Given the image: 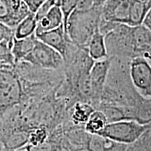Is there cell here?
Listing matches in <instances>:
<instances>
[{
	"label": "cell",
	"instance_id": "obj_1",
	"mask_svg": "<svg viewBox=\"0 0 151 151\" xmlns=\"http://www.w3.org/2000/svg\"><path fill=\"white\" fill-rule=\"evenodd\" d=\"M101 20V6L89 10L76 9L68 18L65 30L71 42L78 46L87 47Z\"/></svg>",
	"mask_w": 151,
	"mask_h": 151
},
{
	"label": "cell",
	"instance_id": "obj_2",
	"mask_svg": "<svg viewBox=\"0 0 151 151\" xmlns=\"http://www.w3.org/2000/svg\"><path fill=\"white\" fill-rule=\"evenodd\" d=\"M134 27L121 23H114L105 36V43L109 58L113 56L135 57L133 38Z\"/></svg>",
	"mask_w": 151,
	"mask_h": 151
},
{
	"label": "cell",
	"instance_id": "obj_3",
	"mask_svg": "<svg viewBox=\"0 0 151 151\" xmlns=\"http://www.w3.org/2000/svg\"><path fill=\"white\" fill-rule=\"evenodd\" d=\"M21 80L14 69H0V111L3 113L23 101Z\"/></svg>",
	"mask_w": 151,
	"mask_h": 151
},
{
	"label": "cell",
	"instance_id": "obj_4",
	"mask_svg": "<svg viewBox=\"0 0 151 151\" xmlns=\"http://www.w3.org/2000/svg\"><path fill=\"white\" fill-rule=\"evenodd\" d=\"M148 129L146 124L134 120H121L107 124L99 134L113 142L129 145L135 142Z\"/></svg>",
	"mask_w": 151,
	"mask_h": 151
},
{
	"label": "cell",
	"instance_id": "obj_5",
	"mask_svg": "<svg viewBox=\"0 0 151 151\" xmlns=\"http://www.w3.org/2000/svg\"><path fill=\"white\" fill-rule=\"evenodd\" d=\"M22 61L50 70H62L65 67V60L62 55L38 39L33 50Z\"/></svg>",
	"mask_w": 151,
	"mask_h": 151
},
{
	"label": "cell",
	"instance_id": "obj_6",
	"mask_svg": "<svg viewBox=\"0 0 151 151\" xmlns=\"http://www.w3.org/2000/svg\"><path fill=\"white\" fill-rule=\"evenodd\" d=\"M132 85L141 97L151 99V65L140 56L134 57L130 65Z\"/></svg>",
	"mask_w": 151,
	"mask_h": 151
},
{
	"label": "cell",
	"instance_id": "obj_7",
	"mask_svg": "<svg viewBox=\"0 0 151 151\" xmlns=\"http://www.w3.org/2000/svg\"><path fill=\"white\" fill-rule=\"evenodd\" d=\"M31 13L22 0H0V22L13 29Z\"/></svg>",
	"mask_w": 151,
	"mask_h": 151
},
{
	"label": "cell",
	"instance_id": "obj_8",
	"mask_svg": "<svg viewBox=\"0 0 151 151\" xmlns=\"http://www.w3.org/2000/svg\"><path fill=\"white\" fill-rule=\"evenodd\" d=\"M110 68V59L94 61L89 73V78L92 91V105L97 109L99 104L101 94L106 83Z\"/></svg>",
	"mask_w": 151,
	"mask_h": 151
},
{
	"label": "cell",
	"instance_id": "obj_9",
	"mask_svg": "<svg viewBox=\"0 0 151 151\" xmlns=\"http://www.w3.org/2000/svg\"><path fill=\"white\" fill-rule=\"evenodd\" d=\"M133 0H106L101 6V18L106 21L127 24Z\"/></svg>",
	"mask_w": 151,
	"mask_h": 151
},
{
	"label": "cell",
	"instance_id": "obj_10",
	"mask_svg": "<svg viewBox=\"0 0 151 151\" xmlns=\"http://www.w3.org/2000/svg\"><path fill=\"white\" fill-rule=\"evenodd\" d=\"M36 37L39 41L55 49L62 55L63 58H65L71 41L66 33L64 24L55 29L36 35Z\"/></svg>",
	"mask_w": 151,
	"mask_h": 151
},
{
	"label": "cell",
	"instance_id": "obj_11",
	"mask_svg": "<svg viewBox=\"0 0 151 151\" xmlns=\"http://www.w3.org/2000/svg\"><path fill=\"white\" fill-rule=\"evenodd\" d=\"M133 38L135 55L145 58L151 65V32L143 24L134 27Z\"/></svg>",
	"mask_w": 151,
	"mask_h": 151
},
{
	"label": "cell",
	"instance_id": "obj_12",
	"mask_svg": "<svg viewBox=\"0 0 151 151\" xmlns=\"http://www.w3.org/2000/svg\"><path fill=\"white\" fill-rule=\"evenodd\" d=\"M64 24L63 14L58 5L55 4L47 14L41 18L37 22L35 35L52 30Z\"/></svg>",
	"mask_w": 151,
	"mask_h": 151
},
{
	"label": "cell",
	"instance_id": "obj_13",
	"mask_svg": "<svg viewBox=\"0 0 151 151\" xmlns=\"http://www.w3.org/2000/svg\"><path fill=\"white\" fill-rule=\"evenodd\" d=\"M94 110L95 109L90 104L78 101L69 109L67 120L73 125L84 127L85 124Z\"/></svg>",
	"mask_w": 151,
	"mask_h": 151
},
{
	"label": "cell",
	"instance_id": "obj_14",
	"mask_svg": "<svg viewBox=\"0 0 151 151\" xmlns=\"http://www.w3.org/2000/svg\"><path fill=\"white\" fill-rule=\"evenodd\" d=\"M37 38L35 34L29 37L16 39L14 38L11 52L15 60V63L22 61L35 47Z\"/></svg>",
	"mask_w": 151,
	"mask_h": 151
},
{
	"label": "cell",
	"instance_id": "obj_15",
	"mask_svg": "<svg viewBox=\"0 0 151 151\" xmlns=\"http://www.w3.org/2000/svg\"><path fill=\"white\" fill-rule=\"evenodd\" d=\"M87 48L90 57L94 61L109 58L105 43V36L99 29L96 30L92 37L87 46Z\"/></svg>",
	"mask_w": 151,
	"mask_h": 151
},
{
	"label": "cell",
	"instance_id": "obj_16",
	"mask_svg": "<svg viewBox=\"0 0 151 151\" xmlns=\"http://www.w3.org/2000/svg\"><path fill=\"white\" fill-rule=\"evenodd\" d=\"M150 9L151 0L148 1L133 0L127 25L131 27H137L143 24L145 17Z\"/></svg>",
	"mask_w": 151,
	"mask_h": 151
},
{
	"label": "cell",
	"instance_id": "obj_17",
	"mask_svg": "<svg viewBox=\"0 0 151 151\" xmlns=\"http://www.w3.org/2000/svg\"><path fill=\"white\" fill-rule=\"evenodd\" d=\"M27 130H18L11 134L2 143L4 148L9 150L23 148L28 144L29 133Z\"/></svg>",
	"mask_w": 151,
	"mask_h": 151
},
{
	"label": "cell",
	"instance_id": "obj_18",
	"mask_svg": "<svg viewBox=\"0 0 151 151\" xmlns=\"http://www.w3.org/2000/svg\"><path fill=\"white\" fill-rule=\"evenodd\" d=\"M108 124L104 113L95 109L84 125V129L90 134H99Z\"/></svg>",
	"mask_w": 151,
	"mask_h": 151
},
{
	"label": "cell",
	"instance_id": "obj_19",
	"mask_svg": "<svg viewBox=\"0 0 151 151\" xmlns=\"http://www.w3.org/2000/svg\"><path fill=\"white\" fill-rule=\"evenodd\" d=\"M37 20L35 13H31L24 18L14 29V37L16 39L25 38L35 34Z\"/></svg>",
	"mask_w": 151,
	"mask_h": 151
},
{
	"label": "cell",
	"instance_id": "obj_20",
	"mask_svg": "<svg viewBox=\"0 0 151 151\" xmlns=\"http://www.w3.org/2000/svg\"><path fill=\"white\" fill-rule=\"evenodd\" d=\"M115 142L100 134H91L88 148L91 151H106Z\"/></svg>",
	"mask_w": 151,
	"mask_h": 151
},
{
	"label": "cell",
	"instance_id": "obj_21",
	"mask_svg": "<svg viewBox=\"0 0 151 151\" xmlns=\"http://www.w3.org/2000/svg\"><path fill=\"white\" fill-rule=\"evenodd\" d=\"M128 151H151V130H146L135 142L129 144Z\"/></svg>",
	"mask_w": 151,
	"mask_h": 151
},
{
	"label": "cell",
	"instance_id": "obj_22",
	"mask_svg": "<svg viewBox=\"0 0 151 151\" xmlns=\"http://www.w3.org/2000/svg\"><path fill=\"white\" fill-rule=\"evenodd\" d=\"M50 134V131L44 126H39L35 128L30 132L28 144L36 145L40 144L47 141Z\"/></svg>",
	"mask_w": 151,
	"mask_h": 151
},
{
	"label": "cell",
	"instance_id": "obj_23",
	"mask_svg": "<svg viewBox=\"0 0 151 151\" xmlns=\"http://www.w3.org/2000/svg\"><path fill=\"white\" fill-rule=\"evenodd\" d=\"M13 41L14 39L4 40L0 42V62L15 66V60L11 52Z\"/></svg>",
	"mask_w": 151,
	"mask_h": 151
},
{
	"label": "cell",
	"instance_id": "obj_24",
	"mask_svg": "<svg viewBox=\"0 0 151 151\" xmlns=\"http://www.w3.org/2000/svg\"><path fill=\"white\" fill-rule=\"evenodd\" d=\"M78 0H57L55 4L61 9L64 18V27L67 24L68 18L78 6Z\"/></svg>",
	"mask_w": 151,
	"mask_h": 151
},
{
	"label": "cell",
	"instance_id": "obj_25",
	"mask_svg": "<svg viewBox=\"0 0 151 151\" xmlns=\"http://www.w3.org/2000/svg\"><path fill=\"white\" fill-rule=\"evenodd\" d=\"M61 147V145L56 144L47 139L45 142L36 146L27 144L24 148L26 151H60Z\"/></svg>",
	"mask_w": 151,
	"mask_h": 151
},
{
	"label": "cell",
	"instance_id": "obj_26",
	"mask_svg": "<svg viewBox=\"0 0 151 151\" xmlns=\"http://www.w3.org/2000/svg\"><path fill=\"white\" fill-rule=\"evenodd\" d=\"M55 3L56 1L55 0H47L39 7V9L35 13V17L37 18V22L48 12L52 6L55 4Z\"/></svg>",
	"mask_w": 151,
	"mask_h": 151
},
{
	"label": "cell",
	"instance_id": "obj_27",
	"mask_svg": "<svg viewBox=\"0 0 151 151\" xmlns=\"http://www.w3.org/2000/svg\"><path fill=\"white\" fill-rule=\"evenodd\" d=\"M14 38V29L0 22V42Z\"/></svg>",
	"mask_w": 151,
	"mask_h": 151
},
{
	"label": "cell",
	"instance_id": "obj_28",
	"mask_svg": "<svg viewBox=\"0 0 151 151\" xmlns=\"http://www.w3.org/2000/svg\"><path fill=\"white\" fill-rule=\"evenodd\" d=\"M94 7H97L96 6V0H78L76 9L86 11L89 10Z\"/></svg>",
	"mask_w": 151,
	"mask_h": 151
},
{
	"label": "cell",
	"instance_id": "obj_29",
	"mask_svg": "<svg viewBox=\"0 0 151 151\" xmlns=\"http://www.w3.org/2000/svg\"><path fill=\"white\" fill-rule=\"evenodd\" d=\"M32 13L37 12L39 7L47 0H22Z\"/></svg>",
	"mask_w": 151,
	"mask_h": 151
},
{
	"label": "cell",
	"instance_id": "obj_30",
	"mask_svg": "<svg viewBox=\"0 0 151 151\" xmlns=\"http://www.w3.org/2000/svg\"><path fill=\"white\" fill-rule=\"evenodd\" d=\"M128 146L129 145L115 142L112 146H111L106 151H128Z\"/></svg>",
	"mask_w": 151,
	"mask_h": 151
},
{
	"label": "cell",
	"instance_id": "obj_31",
	"mask_svg": "<svg viewBox=\"0 0 151 151\" xmlns=\"http://www.w3.org/2000/svg\"><path fill=\"white\" fill-rule=\"evenodd\" d=\"M143 25L151 32V9L148 11L146 16L145 17L144 20L143 22Z\"/></svg>",
	"mask_w": 151,
	"mask_h": 151
},
{
	"label": "cell",
	"instance_id": "obj_32",
	"mask_svg": "<svg viewBox=\"0 0 151 151\" xmlns=\"http://www.w3.org/2000/svg\"><path fill=\"white\" fill-rule=\"evenodd\" d=\"M74 151H91L90 149H88V148H80V149H76Z\"/></svg>",
	"mask_w": 151,
	"mask_h": 151
},
{
	"label": "cell",
	"instance_id": "obj_33",
	"mask_svg": "<svg viewBox=\"0 0 151 151\" xmlns=\"http://www.w3.org/2000/svg\"><path fill=\"white\" fill-rule=\"evenodd\" d=\"M2 151H14V150H6V149L4 148L3 150H2Z\"/></svg>",
	"mask_w": 151,
	"mask_h": 151
},
{
	"label": "cell",
	"instance_id": "obj_34",
	"mask_svg": "<svg viewBox=\"0 0 151 151\" xmlns=\"http://www.w3.org/2000/svg\"><path fill=\"white\" fill-rule=\"evenodd\" d=\"M140 1H150V0H140Z\"/></svg>",
	"mask_w": 151,
	"mask_h": 151
},
{
	"label": "cell",
	"instance_id": "obj_35",
	"mask_svg": "<svg viewBox=\"0 0 151 151\" xmlns=\"http://www.w3.org/2000/svg\"><path fill=\"white\" fill-rule=\"evenodd\" d=\"M55 1H57V0H55Z\"/></svg>",
	"mask_w": 151,
	"mask_h": 151
}]
</instances>
